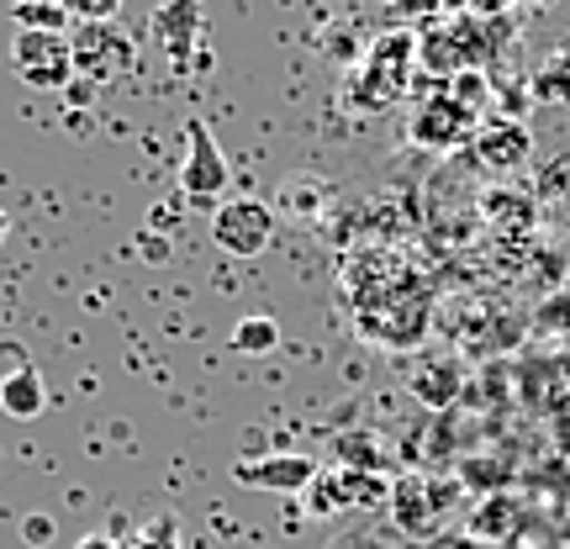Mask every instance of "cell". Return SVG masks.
<instances>
[{
    "mask_svg": "<svg viewBox=\"0 0 570 549\" xmlns=\"http://www.w3.org/2000/svg\"><path fill=\"white\" fill-rule=\"evenodd\" d=\"M202 6H159L154 11V38H159V48L169 53V59L185 69V53L202 42Z\"/></svg>",
    "mask_w": 570,
    "mask_h": 549,
    "instance_id": "9c48e42d",
    "label": "cell"
},
{
    "mask_svg": "<svg viewBox=\"0 0 570 549\" xmlns=\"http://www.w3.org/2000/svg\"><path fill=\"white\" fill-rule=\"evenodd\" d=\"M412 59H417V38L412 32H386L375 38V48L365 53L360 75H354V106H391L402 101L407 90V75H412Z\"/></svg>",
    "mask_w": 570,
    "mask_h": 549,
    "instance_id": "6da1fadb",
    "label": "cell"
},
{
    "mask_svg": "<svg viewBox=\"0 0 570 549\" xmlns=\"http://www.w3.org/2000/svg\"><path fill=\"white\" fill-rule=\"evenodd\" d=\"M11 21H17L21 32H59V38H69V11L63 6H42V0H27V6H11Z\"/></svg>",
    "mask_w": 570,
    "mask_h": 549,
    "instance_id": "9a60e30c",
    "label": "cell"
},
{
    "mask_svg": "<svg viewBox=\"0 0 570 549\" xmlns=\"http://www.w3.org/2000/svg\"><path fill=\"white\" fill-rule=\"evenodd\" d=\"M132 549H185L180 545V518H175V512H159V518L138 533V545Z\"/></svg>",
    "mask_w": 570,
    "mask_h": 549,
    "instance_id": "2e32d148",
    "label": "cell"
},
{
    "mask_svg": "<svg viewBox=\"0 0 570 549\" xmlns=\"http://www.w3.org/2000/svg\"><path fill=\"white\" fill-rule=\"evenodd\" d=\"M412 396L428 402V408H449L460 396V365L454 360H439V365H423L412 375Z\"/></svg>",
    "mask_w": 570,
    "mask_h": 549,
    "instance_id": "4fadbf2b",
    "label": "cell"
},
{
    "mask_svg": "<svg viewBox=\"0 0 570 549\" xmlns=\"http://www.w3.org/2000/svg\"><path fill=\"white\" fill-rule=\"evenodd\" d=\"M11 69H17V80L32 85V90H69V85H75L69 38H59V32H17V42H11Z\"/></svg>",
    "mask_w": 570,
    "mask_h": 549,
    "instance_id": "277c9868",
    "label": "cell"
},
{
    "mask_svg": "<svg viewBox=\"0 0 570 549\" xmlns=\"http://www.w3.org/2000/svg\"><path fill=\"white\" fill-rule=\"evenodd\" d=\"M227 344L238 349V354H275L281 349V323L275 317H244V323L233 327Z\"/></svg>",
    "mask_w": 570,
    "mask_h": 549,
    "instance_id": "5bb4252c",
    "label": "cell"
},
{
    "mask_svg": "<svg viewBox=\"0 0 570 549\" xmlns=\"http://www.w3.org/2000/svg\"><path fill=\"white\" fill-rule=\"evenodd\" d=\"M212 238L223 254L233 259H254V254H265L269 238H275V212L265 202H254V196H238V202H223L212 212Z\"/></svg>",
    "mask_w": 570,
    "mask_h": 549,
    "instance_id": "5b68a950",
    "label": "cell"
},
{
    "mask_svg": "<svg viewBox=\"0 0 570 549\" xmlns=\"http://www.w3.org/2000/svg\"><path fill=\"white\" fill-rule=\"evenodd\" d=\"M306 512L312 518H333V512H370L391 502V481L381 470H354V465H333L317 470V481L302 491Z\"/></svg>",
    "mask_w": 570,
    "mask_h": 549,
    "instance_id": "7a4b0ae2",
    "label": "cell"
},
{
    "mask_svg": "<svg viewBox=\"0 0 570 549\" xmlns=\"http://www.w3.org/2000/svg\"><path fill=\"white\" fill-rule=\"evenodd\" d=\"M6 233H11V217H6V206H0V244H6Z\"/></svg>",
    "mask_w": 570,
    "mask_h": 549,
    "instance_id": "44dd1931",
    "label": "cell"
},
{
    "mask_svg": "<svg viewBox=\"0 0 570 549\" xmlns=\"http://www.w3.org/2000/svg\"><path fill=\"white\" fill-rule=\"evenodd\" d=\"M27 539H32V545H42V539H53V523H48V518H27Z\"/></svg>",
    "mask_w": 570,
    "mask_h": 549,
    "instance_id": "d6986e66",
    "label": "cell"
},
{
    "mask_svg": "<svg viewBox=\"0 0 570 549\" xmlns=\"http://www.w3.org/2000/svg\"><path fill=\"white\" fill-rule=\"evenodd\" d=\"M63 101H69V106H90V101H96V85L75 80V85H69V90H63Z\"/></svg>",
    "mask_w": 570,
    "mask_h": 549,
    "instance_id": "ac0fdd59",
    "label": "cell"
},
{
    "mask_svg": "<svg viewBox=\"0 0 570 549\" xmlns=\"http://www.w3.org/2000/svg\"><path fill=\"white\" fill-rule=\"evenodd\" d=\"M75 549H117V539H106V533H85Z\"/></svg>",
    "mask_w": 570,
    "mask_h": 549,
    "instance_id": "ffe728a7",
    "label": "cell"
},
{
    "mask_svg": "<svg viewBox=\"0 0 570 549\" xmlns=\"http://www.w3.org/2000/svg\"><path fill=\"white\" fill-rule=\"evenodd\" d=\"M69 53H75V80L106 85L122 69H132V38L122 21H96V27H69Z\"/></svg>",
    "mask_w": 570,
    "mask_h": 549,
    "instance_id": "3957f363",
    "label": "cell"
},
{
    "mask_svg": "<svg viewBox=\"0 0 570 549\" xmlns=\"http://www.w3.org/2000/svg\"><path fill=\"white\" fill-rule=\"evenodd\" d=\"M470 127H475V111H465L449 90H439V96L412 117V143H423V148H454V143L470 138Z\"/></svg>",
    "mask_w": 570,
    "mask_h": 549,
    "instance_id": "ba28073f",
    "label": "cell"
},
{
    "mask_svg": "<svg viewBox=\"0 0 570 549\" xmlns=\"http://www.w3.org/2000/svg\"><path fill=\"white\" fill-rule=\"evenodd\" d=\"M233 180V169H227L223 148L212 138V127L206 122H185V164H180V190L190 202H217Z\"/></svg>",
    "mask_w": 570,
    "mask_h": 549,
    "instance_id": "8992f818",
    "label": "cell"
},
{
    "mask_svg": "<svg viewBox=\"0 0 570 549\" xmlns=\"http://www.w3.org/2000/svg\"><path fill=\"white\" fill-rule=\"evenodd\" d=\"M317 460L312 454H265V460H238L233 481L254 491H281V497H302L317 481Z\"/></svg>",
    "mask_w": 570,
    "mask_h": 549,
    "instance_id": "52a82bcc",
    "label": "cell"
},
{
    "mask_svg": "<svg viewBox=\"0 0 570 549\" xmlns=\"http://www.w3.org/2000/svg\"><path fill=\"white\" fill-rule=\"evenodd\" d=\"M529 127H512V122H502V127H491L487 138H481V159L491 164V169H518V164L529 159Z\"/></svg>",
    "mask_w": 570,
    "mask_h": 549,
    "instance_id": "7c38bea8",
    "label": "cell"
},
{
    "mask_svg": "<svg viewBox=\"0 0 570 549\" xmlns=\"http://www.w3.org/2000/svg\"><path fill=\"white\" fill-rule=\"evenodd\" d=\"M391 512H396V523H402L407 533H428L433 523H439L433 497H428V487L417 481V476H402V481L391 487Z\"/></svg>",
    "mask_w": 570,
    "mask_h": 549,
    "instance_id": "8fae6325",
    "label": "cell"
},
{
    "mask_svg": "<svg viewBox=\"0 0 570 549\" xmlns=\"http://www.w3.org/2000/svg\"><path fill=\"white\" fill-rule=\"evenodd\" d=\"M42 408H48V391H42V375L32 365H17L6 381H0V412H6V418L32 423Z\"/></svg>",
    "mask_w": 570,
    "mask_h": 549,
    "instance_id": "30bf717a",
    "label": "cell"
},
{
    "mask_svg": "<svg viewBox=\"0 0 570 549\" xmlns=\"http://www.w3.org/2000/svg\"><path fill=\"white\" fill-rule=\"evenodd\" d=\"M491 512H481V518H475V529L481 533H502V523H508V502H487Z\"/></svg>",
    "mask_w": 570,
    "mask_h": 549,
    "instance_id": "e0dca14e",
    "label": "cell"
}]
</instances>
